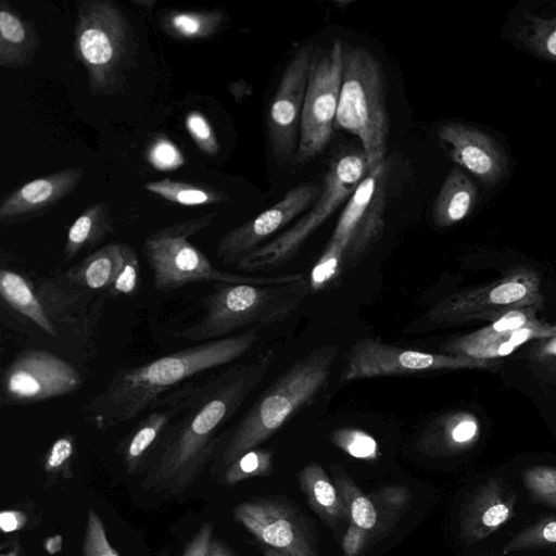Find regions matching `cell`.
<instances>
[{"instance_id": "1", "label": "cell", "mask_w": 556, "mask_h": 556, "mask_svg": "<svg viewBox=\"0 0 556 556\" xmlns=\"http://www.w3.org/2000/svg\"><path fill=\"white\" fill-rule=\"evenodd\" d=\"M275 358L267 349L202 383L182 386V408L153 451L144 490L175 498L189 490L212 462L219 430L263 380Z\"/></svg>"}, {"instance_id": "2", "label": "cell", "mask_w": 556, "mask_h": 556, "mask_svg": "<svg viewBox=\"0 0 556 556\" xmlns=\"http://www.w3.org/2000/svg\"><path fill=\"white\" fill-rule=\"evenodd\" d=\"M258 330L252 327L116 370L105 388L84 405L85 421L108 431L154 409L191 378L242 357L260 339Z\"/></svg>"}, {"instance_id": "3", "label": "cell", "mask_w": 556, "mask_h": 556, "mask_svg": "<svg viewBox=\"0 0 556 556\" xmlns=\"http://www.w3.org/2000/svg\"><path fill=\"white\" fill-rule=\"evenodd\" d=\"M338 356L336 344H324L296 359L251 405L241 420L220 434L212 458L224 469L276 433L296 412L326 388Z\"/></svg>"}, {"instance_id": "4", "label": "cell", "mask_w": 556, "mask_h": 556, "mask_svg": "<svg viewBox=\"0 0 556 556\" xmlns=\"http://www.w3.org/2000/svg\"><path fill=\"white\" fill-rule=\"evenodd\" d=\"M99 295L73 289L56 276L35 280L9 267L0 270L2 309L14 317L13 329L60 345L72 337L92 346L103 303L90 306V301Z\"/></svg>"}, {"instance_id": "5", "label": "cell", "mask_w": 556, "mask_h": 556, "mask_svg": "<svg viewBox=\"0 0 556 556\" xmlns=\"http://www.w3.org/2000/svg\"><path fill=\"white\" fill-rule=\"evenodd\" d=\"M309 290L305 277L278 285L214 283L212 291L201 298V318L174 336L201 343L232 336L247 326L281 321L300 307Z\"/></svg>"}, {"instance_id": "6", "label": "cell", "mask_w": 556, "mask_h": 556, "mask_svg": "<svg viewBox=\"0 0 556 556\" xmlns=\"http://www.w3.org/2000/svg\"><path fill=\"white\" fill-rule=\"evenodd\" d=\"M74 54L84 65L93 94L121 92L136 65L137 42L124 12L111 0L76 4Z\"/></svg>"}, {"instance_id": "7", "label": "cell", "mask_w": 556, "mask_h": 556, "mask_svg": "<svg viewBox=\"0 0 556 556\" xmlns=\"http://www.w3.org/2000/svg\"><path fill=\"white\" fill-rule=\"evenodd\" d=\"M389 164L369 169L348 200L325 250L311 270L309 287L319 291L366 256L384 228Z\"/></svg>"}, {"instance_id": "8", "label": "cell", "mask_w": 556, "mask_h": 556, "mask_svg": "<svg viewBox=\"0 0 556 556\" xmlns=\"http://www.w3.org/2000/svg\"><path fill=\"white\" fill-rule=\"evenodd\" d=\"M217 213H208L163 227L149 235L142 254L151 268L154 289L170 293L202 282L278 285L298 280L303 274L276 277L245 276L220 270L189 238L208 227Z\"/></svg>"}, {"instance_id": "9", "label": "cell", "mask_w": 556, "mask_h": 556, "mask_svg": "<svg viewBox=\"0 0 556 556\" xmlns=\"http://www.w3.org/2000/svg\"><path fill=\"white\" fill-rule=\"evenodd\" d=\"M336 125L362 142L369 169L386 161L390 119L379 60L366 48L344 45Z\"/></svg>"}, {"instance_id": "10", "label": "cell", "mask_w": 556, "mask_h": 556, "mask_svg": "<svg viewBox=\"0 0 556 556\" xmlns=\"http://www.w3.org/2000/svg\"><path fill=\"white\" fill-rule=\"evenodd\" d=\"M368 170L363 152L336 159L329 166L320 193L309 211L289 229L241 257L235 268L253 273L269 270L288 262L308 237L350 199Z\"/></svg>"}, {"instance_id": "11", "label": "cell", "mask_w": 556, "mask_h": 556, "mask_svg": "<svg viewBox=\"0 0 556 556\" xmlns=\"http://www.w3.org/2000/svg\"><path fill=\"white\" fill-rule=\"evenodd\" d=\"M543 302L539 273L531 267H518L491 283L445 296L427 312L425 319L440 327L471 320L493 321L514 308L540 309Z\"/></svg>"}, {"instance_id": "12", "label": "cell", "mask_w": 556, "mask_h": 556, "mask_svg": "<svg viewBox=\"0 0 556 556\" xmlns=\"http://www.w3.org/2000/svg\"><path fill=\"white\" fill-rule=\"evenodd\" d=\"M344 43L340 39L314 52L301 117L295 162L304 164L328 146L339 105Z\"/></svg>"}, {"instance_id": "13", "label": "cell", "mask_w": 556, "mask_h": 556, "mask_svg": "<svg viewBox=\"0 0 556 556\" xmlns=\"http://www.w3.org/2000/svg\"><path fill=\"white\" fill-rule=\"evenodd\" d=\"M83 378L77 368L58 353L27 349L5 366L0 402L4 406L29 405L77 391Z\"/></svg>"}, {"instance_id": "14", "label": "cell", "mask_w": 556, "mask_h": 556, "mask_svg": "<svg viewBox=\"0 0 556 556\" xmlns=\"http://www.w3.org/2000/svg\"><path fill=\"white\" fill-rule=\"evenodd\" d=\"M491 365L490 359L427 353L393 346L371 338H363L350 349L341 380L348 382L441 369L488 368Z\"/></svg>"}, {"instance_id": "15", "label": "cell", "mask_w": 556, "mask_h": 556, "mask_svg": "<svg viewBox=\"0 0 556 556\" xmlns=\"http://www.w3.org/2000/svg\"><path fill=\"white\" fill-rule=\"evenodd\" d=\"M232 516L264 546L290 556H318L307 521L282 500L253 497L238 503Z\"/></svg>"}, {"instance_id": "16", "label": "cell", "mask_w": 556, "mask_h": 556, "mask_svg": "<svg viewBox=\"0 0 556 556\" xmlns=\"http://www.w3.org/2000/svg\"><path fill=\"white\" fill-rule=\"evenodd\" d=\"M314 55L313 45L293 54L270 102L267 130L271 152L280 164L295 157L302 111Z\"/></svg>"}, {"instance_id": "17", "label": "cell", "mask_w": 556, "mask_h": 556, "mask_svg": "<svg viewBox=\"0 0 556 556\" xmlns=\"http://www.w3.org/2000/svg\"><path fill=\"white\" fill-rule=\"evenodd\" d=\"M320 190L321 186L317 184L293 187L276 204L227 231L217 243L216 253L220 261L227 265L236 264L241 257L261 247L262 242L309 210Z\"/></svg>"}, {"instance_id": "18", "label": "cell", "mask_w": 556, "mask_h": 556, "mask_svg": "<svg viewBox=\"0 0 556 556\" xmlns=\"http://www.w3.org/2000/svg\"><path fill=\"white\" fill-rule=\"evenodd\" d=\"M331 472L349 508V523L362 530L370 543L390 531L409 506L410 492L405 485H384L365 494L340 466L331 465Z\"/></svg>"}, {"instance_id": "19", "label": "cell", "mask_w": 556, "mask_h": 556, "mask_svg": "<svg viewBox=\"0 0 556 556\" xmlns=\"http://www.w3.org/2000/svg\"><path fill=\"white\" fill-rule=\"evenodd\" d=\"M438 137L450 157L485 186L502 182L508 174L506 153L484 131L466 124L447 122L439 127Z\"/></svg>"}, {"instance_id": "20", "label": "cell", "mask_w": 556, "mask_h": 556, "mask_svg": "<svg viewBox=\"0 0 556 556\" xmlns=\"http://www.w3.org/2000/svg\"><path fill=\"white\" fill-rule=\"evenodd\" d=\"M80 166L30 180L5 197L0 204V224L10 226L42 216L70 195L84 177Z\"/></svg>"}, {"instance_id": "21", "label": "cell", "mask_w": 556, "mask_h": 556, "mask_svg": "<svg viewBox=\"0 0 556 556\" xmlns=\"http://www.w3.org/2000/svg\"><path fill=\"white\" fill-rule=\"evenodd\" d=\"M517 495L502 478L479 484L464 503L459 516L462 539L471 544L500 530L515 516Z\"/></svg>"}, {"instance_id": "22", "label": "cell", "mask_w": 556, "mask_h": 556, "mask_svg": "<svg viewBox=\"0 0 556 556\" xmlns=\"http://www.w3.org/2000/svg\"><path fill=\"white\" fill-rule=\"evenodd\" d=\"M185 386V384H184ZM182 408V387L168 394L162 404L143 419L116 445L129 475L146 470L148 462L166 430Z\"/></svg>"}, {"instance_id": "23", "label": "cell", "mask_w": 556, "mask_h": 556, "mask_svg": "<svg viewBox=\"0 0 556 556\" xmlns=\"http://www.w3.org/2000/svg\"><path fill=\"white\" fill-rule=\"evenodd\" d=\"M506 28L514 45L556 62V1L519 3L508 16Z\"/></svg>"}, {"instance_id": "24", "label": "cell", "mask_w": 556, "mask_h": 556, "mask_svg": "<svg viewBox=\"0 0 556 556\" xmlns=\"http://www.w3.org/2000/svg\"><path fill=\"white\" fill-rule=\"evenodd\" d=\"M478 418L464 410L443 414L433 419L421 433L417 446L432 457H448L470 450L479 440Z\"/></svg>"}, {"instance_id": "25", "label": "cell", "mask_w": 556, "mask_h": 556, "mask_svg": "<svg viewBox=\"0 0 556 556\" xmlns=\"http://www.w3.org/2000/svg\"><path fill=\"white\" fill-rule=\"evenodd\" d=\"M123 263V243L111 242L94 250L80 262L55 276L66 286L76 290L106 294Z\"/></svg>"}, {"instance_id": "26", "label": "cell", "mask_w": 556, "mask_h": 556, "mask_svg": "<svg viewBox=\"0 0 556 556\" xmlns=\"http://www.w3.org/2000/svg\"><path fill=\"white\" fill-rule=\"evenodd\" d=\"M40 42L33 22L25 20L9 2L0 3V65L21 70L33 63Z\"/></svg>"}, {"instance_id": "27", "label": "cell", "mask_w": 556, "mask_h": 556, "mask_svg": "<svg viewBox=\"0 0 556 556\" xmlns=\"http://www.w3.org/2000/svg\"><path fill=\"white\" fill-rule=\"evenodd\" d=\"M300 489L308 505L329 527L349 521V508L333 480L317 463L305 465L298 473Z\"/></svg>"}, {"instance_id": "28", "label": "cell", "mask_w": 556, "mask_h": 556, "mask_svg": "<svg viewBox=\"0 0 556 556\" xmlns=\"http://www.w3.org/2000/svg\"><path fill=\"white\" fill-rule=\"evenodd\" d=\"M114 231V222L109 205L99 201L88 205L70 226L63 249L65 262L83 251L97 248Z\"/></svg>"}, {"instance_id": "29", "label": "cell", "mask_w": 556, "mask_h": 556, "mask_svg": "<svg viewBox=\"0 0 556 556\" xmlns=\"http://www.w3.org/2000/svg\"><path fill=\"white\" fill-rule=\"evenodd\" d=\"M477 202V188L458 167L451 169L433 204V222L450 227L463 220Z\"/></svg>"}, {"instance_id": "30", "label": "cell", "mask_w": 556, "mask_h": 556, "mask_svg": "<svg viewBox=\"0 0 556 556\" xmlns=\"http://www.w3.org/2000/svg\"><path fill=\"white\" fill-rule=\"evenodd\" d=\"M225 21L226 14L220 9L170 10L161 16L160 23L169 37L193 41L214 37Z\"/></svg>"}, {"instance_id": "31", "label": "cell", "mask_w": 556, "mask_h": 556, "mask_svg": "<svg viewBox=\"0 0 556 556\" xmlns=\"http://www.w3.org/2000/svg\"><path fill=\"white\" fill-rule=\"evenodd\" d=\"M556 336V325L538 321L520 329L501 334L497 338L477 345L458 350L454 355H464L478 359H492L506 356L521 344L538 338H552Z\"/></svg>"}, {"instance_id": "32", "label": "cell", "mask_w": 556, "mask_h": 556, "mask_svg": "<svg viewBox=\"0 0 556 556\" xmlns=\"http://www.w3.org/2000/svg\"><path fill=\"white\" fill-rule=\"evenodd\" d=\"M144 189L169 202L186 206L212 205L229 201V195L210 186L164 178L144 184Z\"/></svg>"}, {"instance_id": "33", "label": "cell", "mask_w": 556, "mask_h": 556, "mask_svg": "<svg viewBox=\"0 0 556 556\" xmlns=\"http://www.w3.org/2000/svg\"><path fill=\"white\" fill-rule=\"evenodd\" d=\"M538 307H518L510 309L494 319L490 325L463 337H458L445 345L450 354H455L458 350L489 342L501 334L507 333L538 323Z\"/></svg>"}, {"instance_id": "34", "label": "cell", "mask_w": 556, "mask_h": 556, "mask_svg": "<svg viewBox=\"0 0 556 556\" xmlns=\"http://www.w3.org/2000/svg\"><path fill=\"white\" fill-rule=\"evenodd\" d=\"M274 471V454L267 448H253L226 466L218 476V482L233 485L241 481L268 477Z\"/></svg>"}, {"instance_id": "35", "label": "cell", "mask_w": 556, "mask_h": 556, "mask_svg": "<svg viewBox=\"0 0 556 556\" xmlns=\"http://www.w3.org/2000/svg\"><path fill=\"white\" fill-rule=\"evenodd\" d=\"M76 453V437L64 433L58 437L41 458V468L46 475V485H54L61 479L73 478V463Z\"/></svg>"}, {"instance_id": "36", "label": "cell", "mask_w": 556, "mask_h": 556, "mask_svg": "<svg viewBox=\"0 0 556 556\" xmlns=\"http://www.w3.org/2000/svg\"><path fill=\"white\" fill-rule=\"evenodd\" d=\"M556 545V516L540 519L514 535L504 546L503 554Z\"/></svg>"}, {"instance_id": "37", "label": "cell", "mask_w": 556, "mask_h": 556, "mask_svg": "<svg viewBox=\"0 0 556 556\" xmlns=\"http://www.w3.org/2000/svg\"><path fill=\"white\" fill-rule=\"evenodd\" d=\"M330 439L338 448L357 459L376 460L380 455L376 439L358 428H338L332 431Z\"/></svg>"}, {"instance_id": "38", "label": "cell", "mask_w": 556, "mask_h": 556, "mask_svg": "<svg viewBox=\"0 0 556 556\" xmlns=\"http://www.w3.org/2000/svg\"><path fill=\"white\" fill-rule=\"evenodd\" d=\"M522 481L532 501L556 508L555 467H529L522 472Z\"/></svg>"}, {"instance_id": "39", "label": "cell", "mask_w": 556, "mask_h": 556, "mask_svg": "<svg viewBox=\"0 0 556 556\" xmlns=\"http://www.w3.org/2000/svg\"><path fill=\"white\" fill-rule=\"evenodd\" d=\"M124 263L106 291L108 299L132 296L137 293L140 282V262L134 248L123 243Z\"/></svg>"}, {"instance_id": "40", "label": "cell", "mask_w": 556, "mask_h": 556, "mask_svg": "<svg viewBox=\"0 0 556 556\" xmlns=\"http://www.w3.org/2000/svg\"><path fill=\"white\" fill-rule=\"evenodd\" d=\"M81 551L83 556H119L108 539L103 520L91 507L87 511Z\"/></svg>"}, {"instance_id": "41", "label": "cell", "mask_w": 556, "mask_h": 556, "mask_svg": "<svg viewBox=\"0 0 556 556\" xmlns=\"http://www.w3.org/2000/svg\"><path fill=\"white\" fill-rule=\"evenodd\" d=\"M186 128L198 146V148L207 155H215L219 150V144L207 118L200 112L193 111L185 117Z\"/></svg>"}, {"instance_id": "42", "label": "cell", "mask_w": 556, "mask_h": 556, "mask_svg": "<svg viewBox=\"0 0 556 556\" xmlns=\"http://www.w3.org/2000/svg\"><path fill=\"white\" fill-rule=\"evenodd\" d=\"M149 163L159 170H173L184 165V155L166 137H157L148 150Z\"/></svg>"}, {"instance_id": "43", "label": "cell", "mask_w": 556, "mask_h": 556, "mask_svg": "<svg viewBox=\"0 0 556 556\" xmlns=\"http://www.w3.org/2000/svg\"><path fill=\"white\" fill-rule=\"evenodd\" d=\"M213 538V523H203L188 542L181 556H208V547Z\"/></svg>"}, {"instance_id": "44", "label": "cell", "mask_w": 556, "mask_h": 556, "mask_svg": "<svg viewBox=\"0 0 556 556\" xmlns=\"http://www.w3.org/2000/svg\"><path fill=\"white\" fill-rule=\"evenodd\" d=\"M369 545L368 536L349 523L341 543L344 556H359Z\"/></svg>"}, {"instance_id": "45", "label": "cell", "mask_w": 556, "mask_h": 556, "mask_svg": "<svg viewBox=\"0 0 556 556\" xmlns=\"http://www.w3.org/2000/svg\"><path fill=\"white\" fill-rule=\"evenodd\" d=\"M29 523L33 526L36 525L34 519H31L28 513L24 509L10 508L2 510L0 514V527L4 533H11L28 528Z\"/></svg>"}, {"instance_id": "46", "label": "cell", "mask_w": 556, "mask_h": 556, "mask_svg": "<svg viewBox=\"0 0 556 556\" xmlns=\"http://www.w3.org/2000/svg\"><path fill=\"white\" fill-rule=\"evenodd\" d=\"M0 556H26L18 536L7 541L5 544H2Z\"/></svg>"}, {"instance_id": "47", "label": "cell", "mask_w": 556, "mask_h": 556, "mask_svg": "<svg viewBox=\"0 0 556 556\" xmlns=\"http://www.w3.org/2000/svg\"><path fill=\"white\" fill-rule=\"evenodd\" d=\"M208 556H236L231 549L218 538H212Z\"/></svg>"}, {"instance_id": "48", "label": "cell", "mask_w": 556, "mask_h": 556, "mask_svg": "<svg viewBox=\"0 0 556 556\" xmlns=\"http://www.w3.org/2000/svg\"><path fill=\"white\" fill-rule=\"evenodd\" d=\"M536 355L539 357H549V356H556V336L549 338L544 344H542Z\"/></svg>"}, {"instance_id": "49", "label": "cell", "mask_w": 556, "mask_h": 556, "mask_svg": "<svg viewBox=\"0 0 556 556\" xmlns=\"http://www.w3.org/2000/svg\"><path fill=\"white\" fill-rule=\"evenodd\" d=\"M131 2L136 7L150 10L154 8V5L157 3V0H132Z\"/></svg>"}, {"instance_id": "50", "label": "cell", "mask_w": 556, "mask_h": 556, "mask_svg": "<svg viewBox=\"0 0 556 556\" xmlns=\"http://www.w3.org/2000/svg\"><path fill=\"white\" fill-rule=\"evenodd\" d=\"M262 552L264 554V556H290L288 554H285L282 552H279L277 549H274L271 547H268V546H262Z\"/></svg>"}]
</instances>
